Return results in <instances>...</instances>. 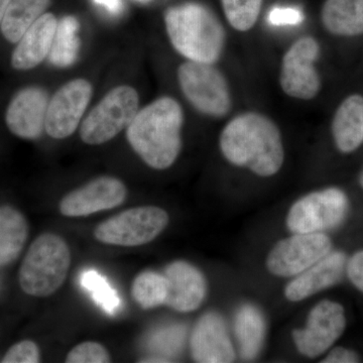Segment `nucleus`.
<instances>
[{
	"instance_id": "nucleus-15",
	"label": "nucleus",
	"mask_w": 363,
	"mask_h": 363,
	"mask_svg": "<svg viewBox=\"0 0 363 363\" xmlns=\"http://www.w3.org/2000/svg\"><path fill=\"white\" fill-rule=\"evenodd\" d=\"M193 359L200 363H226L235 360V351L225 321L218 313L203 315L191 335Z\"/></svg>"
},
{
	"instance_id": "nucleus-28",
	"label": "nucleus",
	"mask_w": 363,
	"mask_h": 363,
	"mask_svg": "<svg viewBox=\"0 0 363 363\" xmlns=\"http://www.w3.org/2000/svg\"><path fill=\"white\" fill-rule=\"evenodd\" d=\"M111 362L108 351L102 344L86 341L76 345L68 353L67 363H107Z\"/></svg>"
},
{
	"instance_id": "nucleus-16",
	"label": "nucleus",
	"mask_w": 363,
	"mask_h": 363,
	"mask_svg": "<svg viewBox=\"0 0 363 363\" xmlns=\"http://www.w3.org/2000/svg\"><path fill=\"white\" fill-rule=\"evenodd\" d=\"M169 293L166 304L182 313L195 311L201 306L207 292L206 279L197 267L178 260L167 267Z\"/></svg>"
},
{
	"instance_id": "nucleus-2",
	"label": "nucleus",
	"mask_w": 363,
	"mask_h": 363,
	"mask_svg": "<svg viewBox=\"0 0 363 363\" xmlns=\"http://www.w3.org/2000/svg\"><path fill=\"white\" fill-rule=\"evenodd\" d=\"M184 111L175 98L162 96L138 111L126 128V138L147 166H173L182 149Z\"/></svg>"
},
{
	"instance_id": "nucleus-10",
	"label": "nucleus",
	"mask_w": 363,
	"mask_h": 363,
	"mask_svg": "<svg viewBox=\"0 0 363 363\" xmlns=\"http://www.w3.org/2000/svg\"><path fill=\"white\" fill-rule=\"evenodd\" d=\"M332 242L326 234L294 233L279 241L267 259L269 272L277 277H295L331 252Z\"/></svg>"
},
{
	"instance_id": "nucleus-5",
	"label": "nucleus",
	"mask_w": 363,
	"mask_h": 363,
	"mask_svg": "<svg viewBox=\"0 0 363 363\" xmlns=\"http://www.w3.org/2000/svg\"><path fill=\"white\" fill-rule=\"evenodd\" d=\"M140 96L135 88L119 85L109 90L80 126L81 140L86 145L111 142L126 130L140 111Z\"/></svg>"
},
{
	"instance_id": "nucleus-27",
	"label": "nucleus",
	"mask_w": 363,
	"mask_h": 363,
	"mask_svg": "<svg viewBox=\"0 0 363 363\" xmlns=\"http://www.w3.org/2000/svg\"><path fill=\"white\" fill-rule=\"evenodd\" d=\"M81 284L88 291H90L97 304L101 306L105 311L112 314L118 309L121 300L117 297L116 291L97 272L90 269V271L83 272L82 277H81Z\"/></svg>"
},
{
	"instance_id": "nucleus-9",
	"label": "nucleus",
	"mask_w": 363,
	"mask_h": 363,
	"mask_svg": "<svg viewBox=\"0 0 363 363\" xmlns=\"http://www.w3.org/2000/svg\"><path fill=\"white\" fill-rule=\"evenodd\" d=\"M320 45L313 37L296 40L281 61L279 84L288 96L311 100L321 88V80L315 68L319 58Z\"/></svg>"
},
{
	"instance_id": "nucleus-12",
	"label": "nucleus",
	"mask_w": 363,
	"mask_h": 363,
	"mask_svg": "<svg viewBox=\"0 0 363 363\" xmlns=\"http://www.w3.org/2000/svg\"><path fill=\"white\" fill-rule=\"evenodd\" d=\"M345 327L342 306L332 301H322L310 312L306 328L294 330V342L301 354L318 357L340 338Z\"/></svg>"
},
{
	"instance_id": "nucleus-21",
	"label": "nucleus",
	"mask_w": 363,
	"mask_h": 363,
	"mask_svg": "<svg viewBox=\"0 0 363 363\" xmlns=\"http://www.w3.org/2000/svg\"><path fill=\"white\" fill-rule=\"evenodd\" d=\"M321 18L325 28L333 35H362L363 0H326Z\"/></svg>"
},
{
	"instance_id": "nucleus-6",
	"label": "nucleus",
	"mask_w": 363,
	"mask_h": 363,
	"mask_svg": "<svg viewBox=\"0 0 363 363\" xmlns=\"http://www.w3.org/2000/svg\"><path fill=\"white\" fill-rule=\"evenodd\" d=\"M179 85L189 104L206 116L220 118L233 106L225 76L214 64L186 61L178 69Z\"/></svg>"
},
{
	"instance_id": "nucleus-24",
	"label": "nucleus",
	"mask_w": 363,
	"mask_h": 363,
	"mask_svg": "<svg viewBox=\"0 0 363 363\" xmlns=\"http://www.w3.org/2000/svg\"><path fill=\"white\" fill-rule=\"evenodd\" d=\"M79 30L80 23L75 16H64L58 21L52 50L48 57L52 65L57 68H69L75 64L81 47Z\"/></svg>"
},
{
	"instance_id": "nucleus-25",
	"label": "nucleus",
	"mask_w": 363,
	"mask_h": 363,
	"mask_svg": "<svg viewBox=\"0 0 363 363\" xmlns=\"http://www.w3.org/2000/svg\"><path fill=\"white\" fill-rule=\"evenodd\" d=\"M169 284L166 276L156 272H143L133 281L131 295L143 309L166 304Z\"/></svg>"
},
{
	"instance_id": "nucleus-17",
	"label": "nucleus",
	"mask_w": 363,
	"mask_h": 363,
	"mask_svg": "<svg viewBox=\"0 0 363 363\" xmlns=\"http://www.w3.org/2000/svg\"><path fill=\"white\" fill-rule=\"evenodd\" d=\"M58 21L54 13H45L28 28L11 54L14 70H33L49 57Z\"/></svg>"
},
{
	"instance_id": "nucleus-14",
	"label": "nucleus",
	"mask_w": 363,
	"mask_h": 363,
	"mask_svg": "<svg viewBox=\"0 0 363 363\" xmlns=\"http://www.w3.org/2000/svg\"><path fill=\"white\" fill-rule=\"evenodd\" d=\"M50 97L40 86L21 88L7 105L6 128L21 140H35L44 133Z\"/></svg>"
},
{
	"instance_id": "nucleus-22",
	"label": "nucleus",
	"mask_w": 363,
	"mask_h": 363,
	"mask_svg": "<svg viewBox=\"0 0 363 363\" xmlns=\"http://www.w3.org/2000/svg\"><path fill=\"white\" fill-rule=\"evenodd\" d=\"M28 238L25 215L9 205L0 206V267L9 266L20 257Z\"/></svg>"
},
{
	"instance_id": "nucleus-29",
	"label": "nucleus",
	"mask_w": 363,
	"mask_h": 363,
	"mask_svg": "<svg viewBox=\"0 0 363 363\" xmlns=\"http://www.w3.org/2000/svg\"><path fill=\"white\" fill-rule=\"evenodd\" d=\"M40 362L39 346L32 340L20 341L11 346L4 357L2 363H38Z\"/></svg>"
},
{
	"instance_id": "nucleus-30",
	"label": "nucleus",
	"mask_w": 363,
	"mask_h": 363,
	"mask_svg": "<svg viewBox=\"0 0 363 363\" xmlns=\"http://www.w3.org/2000/svg\"><path fill=\"white\" fill-rule=\"evenodd\" d=\"M304 18L302 11L295 7H274L267 14V21L274 26H298Z\"/></svg>"
},
{
	"instance_id": "nucleus-4",
	"label": "nucleus",
	"mask_w": 363,
	"mask_h": 363,
	"mask_svg": "<svg viewBox=\"0 0 363 363\" xmlns=\"http://www.w3.org/2000/svg\"><path fill=\"white\" fill-rule=\"evenodd\" d=\"M71 252L61 236L44 233L35 238L18 272L21 290L32 297H49L65 283Z\"/></svg>"
},
{
	"instance_id": "nucleus-26",
	"label": "nucleus",
	"mask_w": 363,
	"mask_h": 363,
	"mask_svg": "<svg viewBox=\"0 0 363 363\" xmlns=\"http://www.w3.org/2000/svg\"><path fill=\"white\" fill-rule=\"evenodd\" d=\"M229 25L238 32L252 30L259 18L262 0H221Z\"/></svg>"
},
{
	"instance_id": "nucleus-32",
	"label": "nucleus",
	"mask_w": 363,
	"mask_h": 363,
	"mask_svg": "<svg viewBox=\"0 0 363 363\" xmlns=\"http://www.w3.org/2000/svg\"><path fill=\"white\" fill-rule=\"evenodd\" d=\"M324 363H354L359 362V357L353 350L344 347H336L322 360Z\"/></svg>"
},
{
	"instance_id": "nucleus-35",
	"label": "nucleus",
	"mask_w": 363,
	"mask_h": 363,
	"mask_svg": "<svg viewBox=\"0 0 363 363\" xmlns=\"http://www.w3.org/2000/svg\"><path fill=\"white\" fill-rule=\"evenodd\" d=\"M360 185H362V187L363 188V173L362 174V176H360Z\"/></svg>"
},
{
	"instance_id": "nucleus-8",
	"label": "nucleus",
	"mask_w": 363,
	"mask_h": 363,
	"mask_svg": "<svg viewBox=\"0 0 363 363\" xmlns=\"http://www.w3.org/2000/svg\"><path fill=\"white\" fill-rule=\"evenodd\" d=\"M348 211L345 193L337 188L310 193L289 211L286 226L293 233H315L337 227Z\"/></svg>"
},
{
	"instance_id": "nucleus-13",
	"label": "nucleus",
	"mask_w": 363,
	"mask_h": 363,
	"mask_svg": "<svg viewBox=\"0 0 363 363\" xmlns=\"http://www.w3.org/2000/svg\"><path fill=\"white\" fill-rule=\"evenodd\" d=\"M126 196L128 189L123 181L114 177H99L63 197L60 212L67 217L89 216L119 206Z\"/></svg>"
},
{
	"instance_id": "nucleus-1",
	"label": "nucleus",
	"mask_w": 363,
	"mask_h": 363,
	"mask_svg": "<svg viewBox=\"0 0 363 363\" xmlns=\"http://www.w3.org/2000/svg\"><path fill=\"white\" fill-rule=\"evenodd\" d=\"M219 145L230 164L260 177L276 175L285 159L278 125L259 112L234 117L222 130Z\"/></svg>"
},
{
	"instance_id": "nucleus-33",
	"label": "nucleus",
	"mask_w": 363,
	"mask_h": 363,
	"mask_svg": "<svg viewBox=\"0 0 363 363\" xmlns=\"http://www.w3.org/2000/svg\"><path fill=\"white\" fill-rule=\"evenodd\" d=\"M97 6H102L109 13L118 14L123 11V1L121 0H93Z\"/></svg>"
},
{
	"instance_id": "nucleus-31",
	"label": "nucleus",
	"mask_w": 363,
	"mask_h": 363,
	"mask_svg": "<svg viewBox=\"0 0 363 363\" xmlns=\"http://www.w3.org/2000/svg\"><path fill=\"white\" fill-rule=\"evenodd\" d=\"M348 278L360 292L363 293V250L358 252L347 262Z\"/></svg>"
},
{
	"instance_id": "nucleus-19",
	"label": "nucleus",
	"mask_w": 363,
	"mask_h": 363,
	"mask_svg": "<svg viewBox=\"0 0 363 363\" xmlns=\"http://www.w3.org/2000/svg\"><path fill=\"white\" fill-rule=\"evenodd\" d=\"M332 135L336 147L350 154L363 142V97L351 95L338 107L332 121Z\"/></svg>"
},
{
	"instance_id": "nucleus-34",
	"label": "nucleus",
	"mask_w": 363,
	"mask_h": 363,
	"mask_svg": "<svg viewBox=\"0 0 363 363\" xmlns=\"http://www.w3.org/2000/svg\"><path fill=\"white\" fill-rule=\"evenodd\" d=\"M11 0H0V23H1L2 18H4V13H6L7 6H9Z\"/></svg>"
},
{
	"instance_id": "nucleus-23",
	"label": "nucleus",
	"mask_w": 363,
	"mask_h": 363,
	"mask_svg": "<svg viewBox=\"0 0 363 363\" xmlns=\"http://www.w3.org/2000/svg\"><path fill=\"white\" fill-rule=\"evenodd\" d=\"M51 0H11L0 23L7 42L16 44L30 26L47 13Z\"/></svg>"
},
{
	"instance_id": "nucleus-7",
	"label": "nucleus",
	"mask_w": 363,
	"mask_h": 363,
	"mask_svg": "<svg viewBox=\"0 0 363 363\" xmlns=\"http://www.w3.org/2000/svg\"><path fill=\"white\" fill-rule=\"evenodd\" d=\"M169 220V214L162 208H130L100 223L94 236L104 245L140 247L157 238L168 226Z\"/></svg>"
},
{
	"instance_id": "nucleus-3",
	"label": "nucleus",
	"mask_w": 363,
	"mask_h": 363,
	"mask_svg": "<svg viewBox=\"0 0 363 363\" xmlns=\"http://www.w3.org/2000/svg\"><path fill=\"white\" fill-rule=\"evenodd\" d=\"M164 26L174 49L188 61L215 64L221 58L225 28L205 4L190 1L169 7Z\"/></svg>"
},
{
	"instance_id": "nucleus-20",
	"label": "nucleus",
	"mask_w": 363,
	"mask_h": 363,
	"mask_svg": "<svg viewBox=\"0 0 363 363\" xmlns=\"http://www.w3.org/2000/svg\"><path fill=\"white\" fill-rule=\"evenodd\" d=\"M234 332L241 357L247 360L255 359L266 338L267 324L262 313L255 306H241L234 320Z\"/></svg>"
},
{
	"instance_id": "nucleus-18",
	"label": "nucleus",
	"mask_w": 363,
	"mask_h": 363,
	"mask_svg": "<svg viewBox=\"0 0 363 363\" xmlns=\"http://www.w3.org/2000/svg\"><path fill=\"white\" fill-rule=\"evenodd\" d=\"M346 267L347 259L343 252H329L288 284L286 298L298 302L336 285L343 278Z\"/></svg>"
},
{
	"instance_id": "nucleus-11",
	"label": "nucleus",
	"mask_w": 363,
	"mask_h": 363,
	"mask_svg": "<svg viewBox=\"0 0 363 363\" xmlns=\"http://www.w3.org/2000/svg\"><path fill=\"white\" fill-rule=\"evenodd\" d=\"M93 95V86L83 78L69 81L51 98L48 105L45 130L55 140L73 135L82 121Z\"/></svg>"
}]
</instances>
